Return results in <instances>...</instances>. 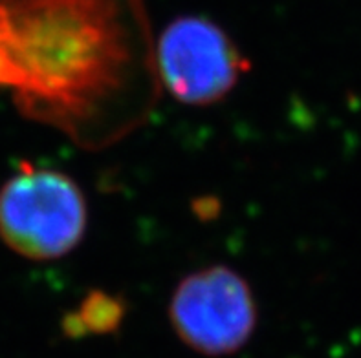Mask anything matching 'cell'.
<instances>
[{"mask_svg":"<svg viewBox=\"0 0 361 358\" xmlns=\"http://www.w3.org/2000/svg\"><path fill=\"white\" fill-rule=\"evenodd\" d=\"M246 70L240 50L209 18L180 17L158 37L156 72L182 105H215L237 87Z\"/></svg>","mask_w":361,"mask_h":358,"instance_id":"cell-4","label":"cell"},{"mask_svg":"<svg viewBox=\"0 0 361 358\" xmlns=\"http://www.w3.org/2000/svg\"><path fill=\"white\" fill-rule=\"evenodd\" d=\"M85 231L87 201L66 174L24 165L0 188V238L24 258H63Z\"/></svg>","mask_w":361,"mask_h":358,"instance_id":"cell-2","label":"cell"},{"mask_svg":"<svg viewBox=\"0 0 361 358\" xmlns=\"http://www.w3.org/2000/svg\"><path fill=\"white\" fill-rule=\"evenodd\" d=\"M169 317L180 340L207 357L238 351L257 326L253 293L237 271L211 265L183 278L173 293Z\"/></svg>","mask_w":361,"mask_h":358,"instance_id":"cell-3","label":"cell"},{"mask_svg":"<svg viewBox=\"0 0 361 358\" xmlns=\"http://www.w3.org/2000/svg\"><path fill=\"white\" fill-rule=\"evenodd\" d=\"M27 115L79 136L125 91L133 50L118 0H0Z\"/></svg>","mask_w":361,"mask_h":358,"instance_id":"cell-1","label":"cell"},{"mask_svg":"<svg viewBox=\"0 0 361 358\" xmlns=\"http://www.w3.org/2000/svg\"><path fill=\"white\" fill-rule=\"evenodd\" d=\"M13 84H15L13 68H11V60H9L4 39H2V33H0V87L13 88Z\"/></svg>","mask_w":361,"mask_h":358,"instance_id":"cell-6","label":"cell"},{"mask_svg":"<svg viewBox=\"0 0 361 358\" xmlns=\"http://www.w3.org/2000/svg\"><path fill=\"white\" fill-rule=\"evenodd\" d=\"M119 318H121V307L114 300L106 296L92 298L82 305L81 313L73 314L68 320L70 335L110 331L118 326Z\"/></svg>","mask_w":361,"mask_h":358,"instance_id":"cell-5","label":"cell"}]
</instances>
